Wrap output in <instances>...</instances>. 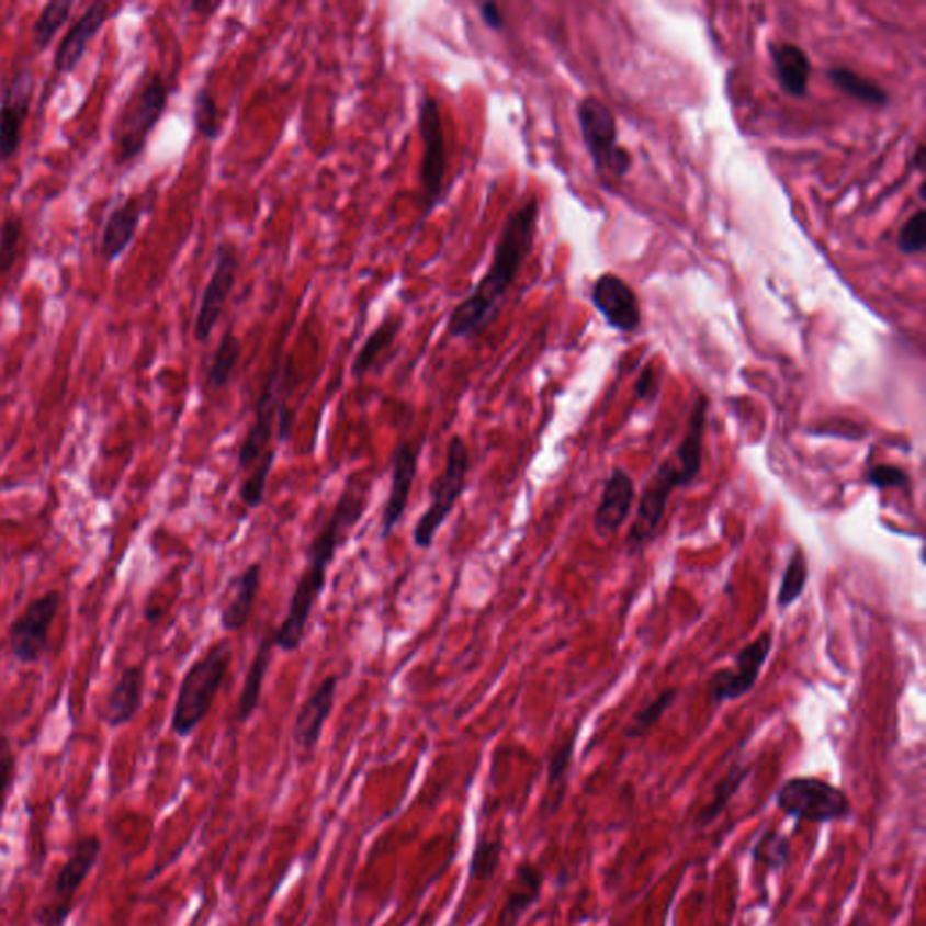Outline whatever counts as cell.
Wrapping results in <instances>:
<instances>
[{
	"instance_id": "6da1fadb",
	"label": "cell",
	"mask_w": 926,
	"mask_h": 926,
	"mask_svg": "<svg viewBox=\"0 0 926 926\" xmlns=\"http://www.w3.org/2000/svg\"><path fill=\"white\" fill-rule=\"evenodd\" d=\"M371 479L364 476H350L340 490L330 515L323 526L315 530L314 538L306 546V563L295 583L294 594L290 597L289 612L283 623L273 632L275 648L286 654L297 652L303 646L308 632L309 618L315 605L325 592L328 568L334 563L335 554L350 538L364 518L370 507Z\"/></svg>"
},
{
	"instance_id": "7a4b0ae2",
	"label": "cell",
	"mask_w": 926,
	"mask_h": 926,
	"mask_svg": "<svg viewBox=\"0 0 926 926\" xmlns=\"http://www.w3.org/2000/svg\"><path fill=\"white\" fill-rule=\"evenodd\" d=\"M540 222V203L530 197L510 212L499 232L489 268L467 297L449 314L448 335L453 339H471L496 319L499 306L510 286L520 275L529 253L534 248Z\"/></svg>"
},
{
	"instance_id": "3957f363",
	"label": "cell",
	"mask_w": 926,
	"mask_h": 926,
	"mask_svg": "<svg viewBox=\"0 0 926 926\" xmlns=\"http://www.w3.org/2000/svg\"><path fill=\"white\" fill-rule=\"evenodd\" d=\"M708 402L700 397L691 413L690 426L682 442L668 459H664L655 474L644 487L639 499L637 518L632 523L626 545L637 551L654 535L663 521L669 496L680 487L690 485L702 468V438H704Z\"/></svg>"
},
{
	"instance_id": "277c9868",
	"label": "cell",
	"mask_w": 926,
	"mask_h": 926,
	"mask_svg": "<svg viewBox=\"0 0 926 926\" xmlns=\"http://www.w3.org/2000/svg\"><path fill=\"white\" fill-rule=\"evenodd\" d=\"M230 664V641L222 639L187 669L170 719V730L176 736L189 738L205 721L222 690L223 680L227 679Z\"/></svg>"
},
{
	"instance_id": "5b68a950",
	"label": "cell",
	"mask_w": 926,
	"mask_h": 926,
	"mask_svg": "<svg viewBox=\"0 0 926 926\" xmlns=\"http://www.w3.org/2000/svg\"><path fill=\"white\" fill-rule=\"evenodd\" d=\"M170 86L160 71L144 78L120 114L114 129V163L127 166L136 160L160 124L169 105Z\"/></svg>"
},
{
	"instance_id": "8992f818",
	"label": "cell",
	"mask_w": 926,
	"mask_h": 926,
	"mask_svg": "<svg viewBox=\"0 0 926 926\" xmlns=\"http://www.w3.org/2000/svg\"><path fill=\"white\" fill-rule=\"evenodd\" d=\"M471 473V453L467 442L460 434H453L449 440L445 465L429 485V507L418 518L413 529V543L417 549L428 551L434 543L438 530L442 529L453 512L463 493L467 489V478Z\"/></svg>"
},
{
	"instance_id": "52a82bcc",
	"label": "cell",
	"mask_w": 926,
	"mask_h": 926,
	"mask_svg": "<svg viewBox=\"0 0 926 926\" xmlns=\"http://www.w3.org/2000/svg\"><path fill=\"white\" fill-rule=\"evenodd\" d=\"M292 357L286 361H275L268 371L263 387L256 402L253 422L241 440L237 453V467L248 474L258 467L268 454L275 453L272 440L278 432L279 407L284 400H290L292 393Z\"/></svg>"
},
{
	"instance_id": "ba28073f",
	"label": "cell",
	"mask_w": 926,
	"mask_h": 926,
	"mask_svg": "<svg viewBox=\"0 0 926 926\" xmlns=\"http://www.w3.org/2000/svg\"><path fill=\"white\" fill-rule=\"evenodd\" d=\"M102 852V839L97 834H89L75 839L66 861L47 887L41 905L36 908L35 919L41 926H64L67 917L71 916L72 906L83 881L88 880L91 870L99 863Z\"/></svg>"
},
{
	"instance_id": "9c48e42d",
	"label": "cell",
	"mask_w": 926,
	"mask_h": 926,
	"mask_svg": "<svg viewBox=\"0 0 926 926\" xmlns=\"http://www.w3.org/2000/svg\"><path fill=\"white\" fill-rule=\"evenodd\" d=\"M775 805L789 818L809 824H836L852 816V803L844 789L814 777L786 780L775 794Z\"/></svg>"
},
{
	"instance_id": "30bf717a",
	"label": "cell",
	"mask_w": 926,
	"mask_h": 926,
	"mask_svg": "<svg viewBox=\"0 0 926 926\" xmlns=\"http://www.w3.org/2000/svg\"><path fill=\"white\" fill-rule=\"evenodd\" d=\"M418 134L422 139V160L418 170L422 192V214L418 225L428 222L443 197V181L448 176V142L443 131L440 103L429 91H422L418 100Z\"/></svg>"
},
{
	"instance_id": "8fae6325",
	"label": "cell",
	"mask_w": 926,
	"mask_h": 926,
	"mask_svg": "<svg viewBox=\"0 0 926 926\" xmlns=\"http://www.w3.org/2000/svg\"><path fill=\"white\" fill-rule=\"evenodd\" d=\"M577 118L583 142L596 169L613 176H626L632 167V156L629 150L619 147L618 124L612 109L599 99L587 97L577 108Z\"/></svg>"
},
{
	"instance_id": "7c38bea8",
	"label": "cell",
	"mask_w": 926,
	"mask_h": 926,
	"mask_svg": "<svg viewBox=\"0 0 926 926\" xmlns=\"http://www.w3.org/2000/svg\"><path fill=\"white\" fill-rule=\"evenodd\" d=\"M63 596L49 590L35 597L8 629V644L15 660L35 664L49 652V633L57 618Z\"/></svg>"
},
{
	"instance_id": "4fadbf2b",
	"label": "cell",
	"mask_w": 926,
	"mask_h": 926,
	"mask_svg": "<svg viewBox=\"0 0 926 926\" xmlns=\"http://www.w3.org/2000/svg\"><path fill=\"white\" fill-rule=\"evenodd\" d=\"M239 264L241 261H239V250L236 245L230 241L219 242L214 256L211 279L201 294L196 320H194V339L201 345L211 340V335L216 330L217 323L227 308L228 297L237 283Z\"/></svg>"
},
{
	"instance_id": "5bb4252c",
	"label": "cell",
	"mask_w": 926,
	"mask_h": 926,
	"mask_svg": "<svg viewBox=\"0 0 926 926\" xmlns=\"http://www.w3.org/2000/svg\"><path fill=\"white\" fill-rule=\"evenodd\" d=\"M35 72L24 66L11 77L0 94V163H8L19 153L22 144V131L26 125L33 93H35Z\"/></svg>"
},
{
	"instance_id": "9a60e30c",
	"label": "cell",
	"mask_w": 926,
	"mask_h": 926,
	"mask_svg": "<svg viewBox=\"0 0 926 926\" xmlns=\"http://www.w3.org/2000/svg\"><path fill=\"white\" fill-rule=\"evenodd\" d=\"M772 650V632H761L735 657L733 668L716 671L710 680V697L715 704L741 699L757 685L761 668Z\"/></svg>"
},
{
	"instance_id": "2e32d148",
	"label": "cell",
	"mask_w": 926,
	"mask_h": 926,
	"mask_svg": "<svg viewBox=\"0 0 926 926\" xmlns=\"http://www.w3.org/2000/svg\"><path fill=\"white\" fill-rule=\"evenodd\" d=\"M422 448L424 442L413 443L411 440H398L393 449L392 485H389L386 505L382 510V540H387L393 534V530L397 529L406 515L413 484L417 479Z\"/></svg>"
},
{
	"instance_id": "e0dca14e",
	"label": "cell",
	"mask_w": 926,
	"mask_h": 926,
	"mask_svg": "<svg viewBox=\"0 0 926 926\" xmlns=\"http://www.w3.org/2000/svg\"><path fill=\"white\" fill-rule=\"evenodd\" d=\"M339 686V675H328L315 686V690L298 708L294 722V744L301 761H308L319 746L325 724L330 719L335 705V694Z\"/></svg>"
},
{
	"instance_id": "ac0fdd59",
	"label": "cell",
	"mask_w": 926,
	"mask_h": 926,
	"mask_svg": "<svg viewBox=\"0 0 926 926\" xmlns=\"http://www.w3.org/2000/svg\"><path fill=\"white\" fill-rule=\"evenodd\" d=\"M592 303L613 330L632 334L641 326V304L626 281L602 273L592 289Z\"/></svg>"
},
{
	"instance_id": "d6986e66",
	"label": "cell",
	"mask_w": 926,
	"mask_h": 926,
	"mask_svg": "<svg viewBox=\"0 0 926 926\" xmlns=\"http://www.w3.org/2000/svg\"><path fill=\"white\" fill-rule=\"evenodd\" d=\"M111 16H113V13H111L109 2H102V0L91 2L82 15L78 16V21L72 22V26L67 30L63 41L58 44L57 52H55V63H53L55 72L69 75V72L75 71L78 64L82 63L89 42L102 32V27L105 26V22Z\"/></svg>"
},
{
	"instance_id": "ffe728a7",
	"label": "cell",
	"mask_w": 926,
	"mask_h": 926,
	"mask_svg": "<svg viewBox=\"0 0 926 926\" xmlns=\"http://www.w3.org/2000/svg\"><path fill=\"white\" fill-rule=\"evenodd\" d=\"M147 196L149 192L133 194L109 212L108 219L103 223L102 237H100V253L105 259V263H113L122 258L125 250L131 247L142 225V217L149 205Z\"/></svg>"
},
{
	"instance_id": "44dd1931",
	"label": "cell",
	"mask_w": 926,
	"mask_h": 926,
	"mask_svg": "<svg viewBox=\"0 0 926 926\" xmlns=\"http://www.w3.org/2000/svg\"><path fill=\"white\" fill-rule=\"evenodd\" d=\"M635 501V485L624 468H613L605 487L601 499L594 515V529L601 538L618 534L619 529L629 520Z\"/></svg>"
},
{
	"instance_id": "7402d4cb",
	"label": "cell",
	"mask_w": 926,
	"mask_h": 926,
	"mask_svg": "<svg viewBox=\"0 0 926 926\" xmlns=\"http://www.w3.org/2000/svg\"><path fill=\"white\" fill-rule=\"evenodd\" d=\"M545 885V874L538 865L530 860L521 861L510 881L504 906L499 908L496 926H518L527 912L541 900Z\"/></svg>"
},
{
	"instance_id": "603a6c76",
	"label": "cell",
	"mask_w": 926,
	"mask_h": 926,
	"mask_svg": "<svg viewBox=\"0 0 926 926\" xmlns=\"http://www.w3.org/2000/svg\"><path fill=\"white\" fill-rule=\"evenodd\" d=\"M145 674L142 666H127L108 693L103 721L109 727H122L138 715L144 704Z\"/></svg>"
},
{
	"instance_id": "cb8c5ba5",
	"label": "cell",
	"mask_w": 926,
	"mask_h": 926,
	"mask_svg": "<svg viewBox=\"0 0 926 926\" xmlns=\"http://www.w3.org/2000/svg\"><path fill=\"white\" fill-rule=\"evenodd\" d=\"M261 563H250L237 576L236 592L219 616V624L225 632H239L247 626L261 590Z\"/></svg>"
},
{
	"instance_id": "d4e9b609",
	"label": "cell",
	"mask_w": 926,
	"mask_h": 926,
	"mask_svg": "<svg viewBox=\"0 0 926 926\" xmlns=\"http://www.w3.org/2000/svg\"><path fill=\"white\" fill-rule=\"evenodd\" d=\"M273 648H275V637H273V632L267 630L263 639L259 641L252 663H250V668H248L247 677H245V682H242L241 693H239V699H237L236 721L239 724L250 721L256 710H258L261 691H263L264 677H267L268 668H270V663H272Z\"/></svg>"
},
{
	"instance_id": "484cf974",
	"label": "cell",
	"mask_w": 926,
	"mask_h": 926,
	"mask_svg": "<svg viewBox=\"0 0 926 926\" xmlns=\"http://www.w3.org/2000/svg\"><path fill=\"white\" fill-rule=\"evenodd\" d=\"M772 67L777 75L778 83L786 93L791 97H805L811 77V60L808 53L797 44H772L771 49Z\"/></svg>"
},
{
	"instance_id": "4316f807",
	"label": "cell",
	"mask_w": 926,
	"mask_h": 926,
	"mask_svg": "<svg viewBox=\"0 0 926 926\" xmlns=\"http://www.w3.org/2000/svg\"><path fill=\"white\" fill-rule=\"evenodd\" d=\"M402 326H404V319L400 315L389 314L381 320V325L376 326L375 330L368 335V339L364 340L351 365V373L355 379L362 381L368 373L375 370V365L381 364L382 355L392 350L397 342Z\"/></svg>"
},
{
	"instance_id": "83f0119b",
	"label": "cell",
	"mask_w": 926,
	"mask_h": 926,
	"mask_svg": "<svg viewBox=\"0 0 926 926\" xmlns=\"http://www.w3.org/2000/svg\"><path fill=\"white\" fill-rule=\"evenodd\" d=\"M752 766H742V764L731 767L726 777L722 778L721 782L716 783L715 789H713L711 802L705 808L700 809V813L697 814V818H694L697 827H710L711 824H715L716 820L721 818L733 797L741 791L742 786L752 775Z\"/></svg>"
},
{
	"instance_id": "f1b7e54d",
	"label": "cell",
	"mask_w": 926,
	"mask_h": 926,
	"mask_svg": "<svg viewBox=\"0 0 926 926\" xmlns=\"http://www.w3.org/2000/svg\"><path fill=\"white\" fill-rule=\"evenodd\" d=\"M239 359H241V340L237 339L232 328H228L212 353L211 365L206 373V382L214 392H222L230 384Z\"/></svg>"
},
{
	"instance_id": "f546056e",
	"label": "cell",
	"mask_w": 926,
	"mask_h": 926,
	"mask_svg": "<svg viewBox=\"0 0 926 926\" xmlns=\"http://www.w3.org/2000/svg\"><path fill=\"white\" fill-rule=\"evenodd\" d=\"M793 845L788 834L778 828H766L753 845L752 858L755 865H761L769 872H780L791 861Z\"/></svg>"
},
{
	"instance_id": "4dcf8cb0",
	"label": "cell",
	"mask_w": 926,
	"mask_h": 926,
	"mask_svg": "<svg viewBox=\"0 0 926 926\" xmlns=\"http://www.w3.org/2000/svg\"><path fill=\"white\" fill-rule=\"evenodd\" d=\"M828 78L833 80L836 88L850 94L852 99L867 103V105L883 108L889 102V94H887L885 89H881L878 83L872 82L869 78L861 77L860 72L852 71V69L833 67V69H828Z\"/></svg>"
},
{
	"instance_id": "1f68e13d",
	"label": "cell",
	"mask_w": 926,
	"mask_h": 926,
	"mask_svg": "<svg viewBox=\"0 0 926 926\" xmlns=\"http://www.w3.org/2000/svg\"><path fill=\"white\" fill-rule=\"evenodd\" d=\"M504 836H478L468 863V883H489L498 872L504 856Z\"/></svg>"
},
{
	"instance_id": "d6a6232c",
	"label": "cell",
	"mask_w": 926,
	"mask_h": 926,
	"mask_svg": "<svg viewBox=\"0 0 926 926\" xmlns=\"http://www.w3.org/2000/svg\"><path fill=\"white\" fill-rule=\"evenodd\" d=\"M72 0H52L42 8L41 15L33 24V44L36 49H47L58 30L66 26L71 19Z\"/></svg>"
},
{
	"instance_id": "836d02e7",
	"label": "cell",
	"mask_w": 926,
	"mask_h": 926,
	"mask_svg": "<svg viewBox=\"0 0 926 926\" xmlns=\"http://www.w3.org/2000/svg\"><path fill=\"white\" fill-rule=\"evenodd\" d=\"M192 122H194V127H196L201 138L208 139V142L219 138L223 127L222 113H219L216 97H214V91L208 83H203L197 89L194 105H192Z\"/></svg>"
},
{
	"instance_id": "e575fe53",
	"label": "cell",
	"mask_w": 926,
	"mask_h": 926,
	"mask_svg": "<svg viewBox=\"0 0 926 926\" xmlns=\"http://www.w3.org/2000/svg\"><path fill=\"white\" fill-rule=\"evenodd\" d=\"M808 579V560H805V554L797 549L789 560L788 566H786V572H783L782 583H780V590H778L777 596L778 607L789 608L794 605L805 590Z\"/></svg>"
},
{
	"instance_id": "d590c367",
	"label": "cell",
	"mask_w": 926,
	"mask_h": 926,
	"mask_svg": "<svg viewBox=\"0 0 926 926\" xmlns=\"http://www.w3.org/2000/svg\"><path fill=\"white\" fill-rule=\"evenodd\" d=\"M679 697V691L671 688V690H664L657 699L652 700L648 705H644L643 710L635 713L632 724L626 730V736L630 738H637L648 733L657 722L663 719L664 713L674 705L675 700Z\"/></svg>"
},
{
	"instance_id": "8d00e7d4",
	"label": "cell",
	"mask_w": 926,
	"mask_h": 926,
	"mask_svg": "<svg viewBox=\"0 0 926 926\" xmlns=\"http://www.w3.org/2000/svg\"><path fill=\"white\" fill-rule=\"evenodd\" d=\"M275 454L278 453L264 456L258 467L250 471V473L245 476V479H242L241 489H239V498H241L242 504L247 505L248 509H258V507L263 505L268 478H270L273 463H275Z\"/></svg>"
},
{
	"instance_id": "74e56055",
	"label": "cell",
	"mask_w": 926,
	"mask_h": 926,
	"mask_svg": "<svg viewBox=\"0 0 926 926\" xmlns=\"http://www.w3.org/2000/svg\"><path fill=\"white\" fill-rule=\"evenodd\" d=\"M24 222L16 214L4 217L0 223V273L11 272L15 267L19 247H21Z\"/></svg>"
},
{
	"instance_id": "f35d334b",
	"label": "cell",
	"mask_w": 926,
	"mask_h": 926,
	"mask_svg": "<svg viewBox=\"0 0 926 926\" xmlns=\"http://www.w3.org/2000/svg\"><path fill=\"white\" fill-rule=\"evenodd\" d=\"M925 247L926 214L923 208H919L901 227L900 237H897V248H900L901 252L912 256V253H922Z\"/></svg>"
},
{
	"instance_id": "ab89813d",
	"label": "cell",
	"mask_w": 926,
	"mask_h": 926,
	"mask_svg": "<svg viewBox=\"0 0 926 926\" xmlns=\"http://www.w3.org/2000/svg\"><path fill=\"white\" fill-rule=\"evenodd\" d=\"M576 749V735H572L562 746L554 749L546 764V788L554 789L565 780L566 772L571 769L572 757Z\"/></svg>"
},
{
	"instance_id": "60d3db41",
	"label": "cell",
	"mask_w": 926,
	"mask_h": 926,
	"mask_svg": "<svg viewBox=\"0 0 926 926\" xmlns=\"http://www.w3.org/2000/svg\"><path fill=\"white\" fill-rule=\"evenodd\" d=\"M16 780V757L11 752L8 742L0 747V824L4 818L5 808L10 802V794L15 788Z\"/></svg>"
},
{
	"instance_id": "b9f144b4",
	"label": "cell",
	"mask_w": 926,
	"mask_h": 926,
	"mask_svg": "<svg viewBox=\"0 0 926 926\" xmlns=\"http://www.w3.org/2000/svg\"><path fill=\"white\" fill-rule=\"evenodd\" d=\"M869 484L876 489H897V487H905L911 482L908 474L903 468L895 467V465H874L869 468L867 474Z\"/></svg>"
},
{
	"instance_id": "7bdbcfd3",
	"label": "cell",
	"mask_w": 926,
	"mask_h": 926,
	"mask_svg": "<svg viewBox=\"0 0 926 926\" xmlns=\"http://www.w3.org/2000/svg\"><path fill=\"white\" fill-rule=\"evenodd\" d=\"M478 13L485 26L489 27L490 32H501L504 30V13H501L496 2H484V4H479Z\"/></svg>"
},
{
	"instance_id": "ee69618b",
	"label": "cell",
	"mask_w": 926,
	"mask_h": 926,
	"mask_svg": "<svg viewBox=\"0 0 926 926\" xmlns=\"http://www.w3.org/2000/svg\"><path fill=\"white\" fill-rule=\"evenodd\" d=\"M654 381H655L654 371L650 370V368H646V370L643 371V375L639 376V381H637L639 398H646V397H650V395H652V387H654Z\"/></svg>"
},
{
	"instance_id": "f6af8a7d",
	"label": "cell",
	"mask_w": 926,
	"mask_h": 926,
	"mask_svg": "<svg viewBox=\"0 0 926 926\" xmlns=\"http://www.w3.org/2000/svg\"><path fill=\"white\" fill-rule=\"evenodd\" d=\"M223 2H205V0H196L189 4V10L194 11L196 15H214L217 10H222Z\"/></svg>"
},
{
	"instance_id": "bcb514c9",
	"label": "cell",
	"mask_w": 926,
	"mask_h": 926,
	"mask_svg": "<svg viewBox=\"0 0 926 926\" xmlns=\"http://www.w3.org/2000/svg\"><path fill=\"white\" fill-rule=\"evenodd\" d=\"M847 926H872L870 923L869 916L865 914V912H856L855 916L850 917L849 925Z\"/></svg>"
},
{
	"instance_id": "7dc6e473",
	"label": "cell",
	"mask_w": 926,
	"mask_h": 926,
	"mask_svg": "<svg viewBox=\"0 0 926 926\" xmlns=\"http://www.w3.org/2000/svg\"><path fill=\"white\" fill-rule=\"evenodd\" d=\"M549 926H554V925H549Z\"/></svg>"
}]
</instances>
